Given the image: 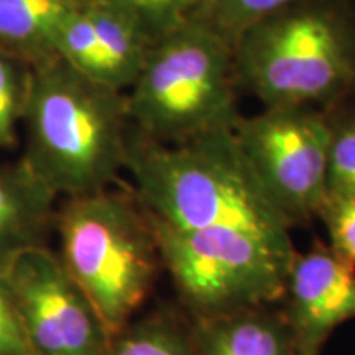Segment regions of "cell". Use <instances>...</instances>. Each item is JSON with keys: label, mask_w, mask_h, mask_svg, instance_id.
<instances>
[{"label": "cell", "mask_w": 355, "mask_h": 355, "mask_svg": "<svg viewBox=\"0 0 355 355\" xmlns=\"http://www.w3.org/2000/svg\"><path fill=\"white\" fill-rule=\"evenodd\" d=\"M123 171L145 209L173 227L242 230L296 254L291 222L260 184L234 128L163 144L130 127Z\"/></svg>", "instance_id": "6da1fadb"}, {"label": "cell", "mask_w": 355, "mask_h": 355, "mask_svg": "<svg viewBox=\"0 0 355 355\" xmlns=\"http://www.w3.org/2000/svg\"><path fill=\"white\" fill-rule=\"evenodd\" d=\"M130 127L125 92L51 58L33 66L20 159L58 198L96 193L125 170Z\"/></svg>", "instance_id": "7a4b0ae2"}, {"label": "cell", "mask_w": 355, "mask_h": 355, "mask_svg": "<svg viewBox=\"0 0 355 355\" xmlns=\"http://www.w3.org/2000/svg\"><path fill=\"white\" fill-rule=\"evenodd\" d=\"M235 81L263 107L329 109L355 96V0H293L234 44Z\"/></svg>", "instance_id": "3957f363"}, {"label": "cell", "mask_w": 355, "mask_h": 355, "mask_svg": "<svg viewBox=\"0 0 355 355\" xmlns=\"http://www.w3.org/2000/svg\"><path fill=\"white\" fill-rule=\"evenodd\" d=\"M55 230L64 270L115 334L148 298L162 266L145 206L133 191L110 188L64 198Z\"/></svg>", "instance_id": "277c9868"}, {"label": "cell", "mask_w": 355, "mask_h": 355, "mask_svg": "<svg viewBox=\"0 0 355 355\" xmlns=\"http://www.w3.org/2000/svg\"><path fill=\"white\" fill-rule=\"evenodd\" d=\"M239 92L232 44L191 19L152 44L125 92L128 121L150 139L180 144L234 128Z\"/></svg>", "instance_id": "5b68a950"}, {"label": "cell", "mask_w": 355, "mask_h": 355, "mask_svg": "<svg viewBox=\"0 0 355 355\" xmlns=\"http://www.w3.org/2000/svg\"><path fill=\"white\" fill-rule=\"evenodd\" d=\"M148 212V211H146ZM162 266L194 318L282 301L293 257L254 234L180 229L150 214Z\"/></svg>", "instance_id": "8992f818"}, {"label": "cell", "mask_w": 355, "mask_h": 355, "mask_svg": "<svg viewBox=\"0 0 355 355\" xmlns=\"http://www.w3.org/2000/svg\"><path fill=\"white\" fill-rule=\"evenodd\" d=\"M234 135L260 184L293 227L316 219L327 194L326 110L311 105L263 107L254 115H241Z\"/></svg>", "instance_id": "52a82bcc"}, {"label": "cell", "mask_w": 355, "mask_h": 355, "mask_svg": "<svg viewBox=\"0 0 355 355\" xmlns=\"http://www.w3.org/2000/svg\"><path fill=\"white\" fill-rule=\"evenodd\" d=\"M35 355H104L110 332L50 247L25 252L3 275Z\"/></svg>", "instance_id": "ba28073f"}, {"label": "cell", "mask_w": 355, "mask_h": 355, "mask_svg": "<svg viewBox=\"0 0 355 355\" xmlns=\"http://www.w3.org/2000/svg\"><path fill=\"white\" fill-rule=\"evenodd\" d=\"M152 44L125 13L102 0H83L60 28L55 51L87 78L127 92Z\"/></svg>", "instance_id": "9c48e42d"}, {"label": "cell", "mask_w": 355, "mask_h": 355, "mask_svg": "<svg viewBox=\"0 0 355 355\" xmlns=\"http://www.w3.org/2000/svg\"><path fill=\"white\" fill-rule=\"evenodd\" d=\"M282 301L300 355H321L332 332L355 319V268L316 241L304 254L296 250Z\"/></svg>", "instance_id": "30bf717a"}, {"label": "cell", "mask_w": 355, "mask_h": 355, "mask_svg": "<svg viewBox=\"0 0 355 355\" xmlns=\"http://www.w3.org/2000/svg\"><path fill=\"white\" fill-rule=\"evenodd\" d=\"M56 193L21 159L0 165V275L55 230Z\"/></svg>", "instance_id": "8fae6325"}, {"label": "cell", "mask_w": 355, "mask_h": 355, "mask_svg": "<svg viewBox=\"0 0 355 355\" xmlns=\"http://www.w3.org/2000/svg\"><path fill=\"white\" fill-rule=\"evenodd\" d=\"M194 355H300L283 311L243 308L189 324Z\"/></svg>", "instance_id": "7c38bea8"}, {"label": "cell", "mask_w": 355, "mask_h": 355, "mask_svg": "<svg viewBox=\"0 0 355 355\" xmlns=\"http://www.w3.org/2000/svg\"><path fill=\"white\" fill-rule=\"evenodd\" d=\"M83 0H0V50L28 63L56 58V38Z\"/></svg>", "instance_id": "4fadbf2b"}, {"label": "cell", "mask_w": 355, "mask_h": 355, "mask_svg": "<svg viewBox=\"0 0 355 355\" xmlns=\"http://www.w3.org/2000/svg\"><path fill=\"white\" fill-rule=\"evenodd\" d=\"M104 355H194L189 326L176 314L158 311L110 336Z\"/></svg>", "instance_id": "5bb4252c"}, {"label": "cell", "mask_w": 355, "mask_h": 355, "mask_svg": "<svg viewBox=\"0 0 355 355\" xmlns=\"http://www.w3.org/2000/svg\"><path fill=\"white\" fill-rule=\"evenodd\" d=\"M327 194H355V96L326 109Z\"/></svg>", "instance_id": "9a60e30c"}, {"label": "cell", "mask_w": 355, "mask_h": 355, "mask_svg": "<svg viewBox=\"0 0 355 355\" xmlns=\"http://www.w3.org/2000/svg\"><path fill=\"white\" fill-rule=\"evenodd\" d=\"M32 76V63L0 50V150L19 145Z\"/></svg>", "instance_id": "2e32d148"}, {"label": "cell", "mask_w": 355, "mask_h": 355, "mask_svg": "<svg viewBox=\"0 0 355 355\" xmlns=\"http://www.w3.org/2000/svg\"><path fill=\"white\" fill-rule=\"evenodd\" d=\"M293 0H198L193 19L234 44L248 26Z\"/></svg>", "instance_id": "e0dca14e"}, {"label": "cell", "mask_w": 355, "mask_h": 355, "mask_svg": "<svg viewBox=\"0 0 355 355\" xmlns=\"http://www.w3.org/2000/svg\"><path fill=\"white\" fill-rule=\"evenodd\" d=\"M135 21L152 43L189 21L198 0H102Z\"/></svg>", "instance_id": "ac0fdd59"}, {"label": "cell", "mask_w": 355, "mask_h": 355, "mask_svg": "<svg viewBox=\"0 0 355 355\" xmlns=\"http://www.w3.org/2000/svg\"><path fill=\"white\" fill-rule=\"evenodd\" d=\"M316 219L326 227L334 255L355 268V194H326Z\"/></svg>", "instance_id": "d6986e66"}, {"label": "cell", "mask_w": 355, "mask_h": 355, "mask_svg": "<svg viewBox=\"0 0 355 355\" xmlns=\"http://www.w3.org/2000/svg\"><path fill=\"white\" fill-rule=\"evenodd\" d=\"M0 355H35L19 304L3 275H0Z\"/></svg>", "instance_id": "ffe728a7"}]
</instances>
